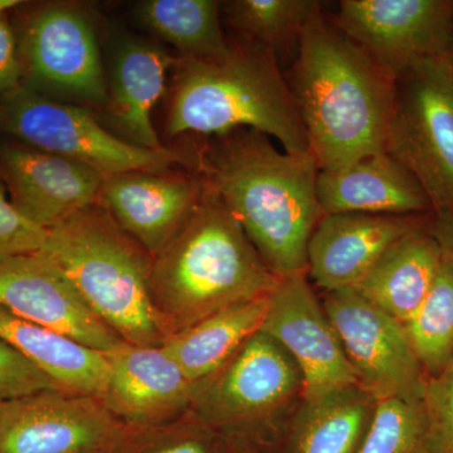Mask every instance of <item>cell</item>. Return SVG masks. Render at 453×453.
<instances>
[{
    "instance_id": "obj_15",
    "label": "cell",
    "mask_w": 453,
    "mask_h": 453,
    "mask_svg": "<svg viewBox=\"0 0 453 453\" xmlns=\"http://www.w3.org/2000/svg\"><path fill=\"white\" fill-rule=\"evenodd\" d=\"M104 175L91 166L22 142L0 146V181L27 219L52 228L98 203Z\"/></svg>"
},
{
    "instance_id": "obj_17",
    "label": "cell",
    "mask_w": 453,
    "mask_h": 453,
    "mask_svg": "<svg viewBox=\"0 0 453 453\" xmlns=\"http://www.w3.org/2000/svg\"><path fill=\"white\" fill-rule=\"evenodd\" d=\"M427 216L324 214L308 246V277L325 291L353 288L390 247Z\"/></svg>"
},
{
    "instance_id": "obj_33",
    "label": "cell",
    "mask_w": 453,
    "mask_h": 453,
    "mask_svg": "<svg viewBox=\"0 0 453 453\" xmlns=\"http://www.w3.org/2000/svg\"><path fill=\"white\" fill-rule=\"evenodd\" d=\"M134 446V445H133ZM133 446L127 453H136ZM142 453H213L211 443L201 436H186L164 442L162 445L148 447Z\"/></svg>"
},
{
    "instance_id": "obj_20",
    "label": "cell",
    "mask_w": 453,
    "mask_h": 453,
    "mask_svg": "<svg viewBox=\"0 0 453 453\" xmlns=\"http://www.w3.org/2000/svg\"><path fill=\"white\" fill-rule=\"evenodd\" d=\"M174 61L162 47L139 38H127L116 46L106 111L131 144L153 150L164 148L151 111L163 96Z\"/></svg>"
},
{
    "instance_id": "obj_23",
    "label": "cell",
    "mask_w": 453,
    "mask_h": 453,
    "mask_svg": "<svg viewBox=\"0 0 453 453\" xmlns=\"http://www.w3.org/2000/svg\"><path fill=\"white\" fill-rule=\"evenodd\" d=\"M375 401L359 384L303 398L283 434L282 453H357Z\"/></svg>"
},
{
    "instance_id": "obj_34",
    "label": "cell",
    "mask_w": 453,
    "mask_h": 453,
    "mask_svg": "<svg viewBox=\"0 0 453 453\" xmlns=\"http://www.w3.org/2000/svg\"><path fill=\"white\" fill-rule=\"evenodd\" d=\"M428 229L449 257L453 259V211L432 213Z\"/></svg>"
},
{
    "instance_id": "obj_10",
    "label": "cell",
    "mask_w": 453,
    "mask_h": 453,
    "mask_svg": "<svg viewBox=\"0 0 453 453\" xmlns=\"http://www.w3.org/2000/svg\"><path fill=\"white\" fill-rule=\"evenodd\" d=\"M303 393V375L290 354L258 332L216 374L196 384L192 401L208 426H275L288 408L299 404Z\"/></svg>"
},
{
    "instance_id": "obj_4",
    "label": "cell",
    "mask_w": 453,
    "mask_h": 453,
    "mask_svg": "<svg viewBox=\"0 0 453 453\" xmlns=\"http://www.w3.org/2000/svg\"><path fill=\"white\" fill-rule=\"evenodd\" d=\"M173 68L168 138L253 129L276 139L286 153L311 154L290 86L270 50L232 33L222 58H175Z\"/></svg>"
},
{
    "instance_id": "obj_5",
    "label": "cell",
    "mask_w": 453,
    "mask_h": 453,
    "mask_svg": "<svg viewBox=\"0 0 453 453\" xmlns=\"http://www.w3.org/2000/svg\"><path fill=\"white\" fill-rule=\"evenodd\" d=\"M64 271L89 309L124 342L162 347L166 334L151 300L153 256L92 204L49 229L40 251Z\"/></svg>"
},
{
    "instance_id": "obj_27",
    "label": "cell",
    "mask_w": 453,
    "mask_h": 453,
    "mask_svg": "<svg viewBox=\"0 0 453 453\" xmlns=\"http://www.w3.org/2000/svg\"><path fill=\"white\" fill-rule=\"evenodd\" d=\"M404 329L427 378L442 371L453 356V259L446 253L431 290Z\"/></svg>"
},
{
    "instance_id": "obj_30",
    "label": "cell",
    "mask_w": 453,
    "mask_h": 453,
    "mask_svg": "<svg viewBox=\"0 0 453 453\" xmlns=\"http://www.w3.org/2000/svg\"><path fill=\"white\" fill-rule=\"evenodd\" d=\"M423 401L434 426L437 453H453V356L442 371L427 378Z\"/></svg>"
},
{
    "instance_id": "obj_8",
    "label": "cell",
    "mask_w": 453,
    "mask_h": 453,
    "mask_svg": "<svg viewBox=\"0 0 453 453\" xmlns=\"http://www.w3.org/2000/svg\"><path fill=\"white\" fill-rule=\"evenodd\" d=\"M22 83L61 103L107 109V76L88 12L73 3H49L27 20L20 43Z\"/></svg>"
},
{
    "instance_id": "obj_38",
    "label": "cell",
    "mask_w": 453,
    "mask_h": 453,
    "mask_svg": "<svg viewBox=\"0 0 453 453\" xmlns=\"http://www.w3.org/2000/svg\"><path fill=\"white\" fill-rule=\"evenodd\" d=\"M0 183H2V181H0Z\"/></svg>"
},
{
    "instance_id": "obj_31",
    "label": "cell",
    "mask_w": 453,
    "mask_h": 453,
    "mask_svg": "<svg viewBox=\"0 0 453 453\" xmlns=\"http://www.w3.org/2000/svg\"><path fill=\"white\" fill-rule=\"evenodd\" d=\"M55 389L44 372L0 339V401Z\"/></svg>"
},
{
    "instance_id": "obj_32",
    "label": "cell",
    "mask_w": 453,
    "mask_h": 453,
    "mask_svg": "<svg viewBox=\"0 0 453 453\" xmlns=\"http://www.w3.org/2000/svg\"><path fill=\"white\" fill-rule=\"evenodd\" d=\"M5 16L0 17V97L19 86L23 79L16 35Z\"/></svg>"
},
{
    "instance_id": "obj_19",
    "label": "cell",
    "mask_w": 453,
    "mask_h": 453,
    "mask_svg": "<svg viewBox=\"0 0 453 453\" xmlns=\"http://www.w3.org/2000/svg\"><path fill=\"white\" fill-rule=\"evenodd\" d=\"M316 195L324 214L427 216V195L392 155L372 154L342 169L319 170Z\"/></svg>"
},
{
    "instance_id": "obj_13",
    "label": "cell",
    "mask_w": 453,
    "mask_h": 453,
    "mask_svg": "<svg viewBox=\"0 0 453 453\" xmlns=\"http://www.w3.org/2000/svg\"><path fill=\"white\" fill-rule=\"evenodd\" d=\"M261 332L295 360L303 375V398L357 384L344 349L323 303L312 291L308 273L282 277L270 295Z\"/></svg>"
},
{
    "instance_id": "obj_29",
    "label": "cell",
    "mask_w": 453,
    "mask_h": 453,
    "mask_svg": "<svg viewBox=\"0 0 453 453\" xmlns=\"http://www.w3.org/2000/svg\"><path fill=\"white\" fill-rule=\"evenodd\" d=\"M0 183V262L40 252L49 231L35 225L13 207Z\"/></svg>"
},
{
    "instance_id": "obj_37",
    "label": "cell",
    "mask_w": 453,
    "mask_h": 453,
    "mask_svg": "<svg viewBox=\"0 0 453 453\" xmlns=\"http://www.w3.org/2000/svg\"><path fill=\"white\" fill-rule=\"evenodd\" d=\"M232 453H247V452H242V451H234V452H232Z\"/></svg>"
},
{
    "instance_id": "obj_36",
    "label": "cell",
    "mask_w": 453,
    "mask_h": 453,
    "mask_svg": "<svg viewBox=\"0 0 453 453\" xmlns=\"http://www.w3.org/2000/svg\"><path fill=\"white\" fill-rule=\"evenodd\" d=\"M19 0H0V17L5 16L9 9L16 8L17 5L22 4Z\"/></svg>"
},
{
    "instance_id": "obj_1",
    "label": "cell",
    "mask_w": 453,
    "mask_h": 453,
    "mask_svg": "<svg viewBox=\"0 0 453 453\" xmlns=\"http://www.w3.org/2000/svg\"><path fill=\"white\" fill-rule=\"evenodd\" d=\"M196 166L275 275L306 273L309 241L324 216L311 154L280 151L266 134L237 129L205 140Z\"/></svg>"
},
{
    "instance_id": "obj_7",
    "label": "cell",
    "mask_w": 453,
    "mask_h": 453,
    "mask_svg": "<svg viewBox=\"0 0 453 453\" xmlns=\"http://www.w3.org/2000/svg\"><path fill=\"white\" fill-rule=\"evenodd\" d=\"M387 153L412 173L434 213L453 211V71L443 57L396 80Z\"/></svg>"
},
{
    "instance_id": "obj_3",
    "label": "cell",
    "mask_w": 453,
    "mask_h": 453,
    "mask_svg": "<svg viewBox=\"0 0 453 453\" xmlns=\"http://www.w3.org/2000/svg\"><path fill=\"white\" fill-rule=\"evenodd\" d=\"M281 279L204 183L184 225L154 256L149 285L168 336L220 310L270 296Z\"/></svg>"
},
{
    "instance_id": "obj_6",
    "label": "cell",
    "mask_w": 453,
    "mask_h": 453,
    "mask_svg": "<svg viewBox=\"0 0 453 453\" xmlns=\"http://www.w3.org/2000/svg\"><path fill=\"white\" fill-rule=\"evenodd\" d=\"M0 133L38 150L76 160L104 177L131 172H170L183 155L140 148L101 127L88 109L53 100L20 83L0 97Z\"/></svg>"
},
{
    "instance_id": "obj_22",
    "label": "cell",
    "mask_w": 453,
    "mask_h": 453,
    "mask_svg": "<svg viewBox=\"0 0 453 453\" xmlns=\"http://www.w3.org/2000/svg\"><path fill=\"white\" fill-rule=\"evenodd\" d=\"M0 339L37 366L59 389L98 399L105 395L110 377L105 353L25 320L2 306Z\"/></svg>"
},
{
    "instance_id": "obj_14",
    "label": "cell",
    "mask_w": 453,
    "mask_h": 453,
    "mask_svg": "<svg viewBox=\"0 0 453 453\" xmlns=\"http://www.w3.org/2000/svg\"><path fill=\"white\" fill-rule=\"evenodd\" d=\"M0 306L101 353L124 342L89 309L64 271L41 252L0 262Z\"/></svg>"
},
{
    "instance_id": "obj_2",
    "label": "cell",
    "mask_w": 453,
    "mask_h": 453,
    "mask_svg": "<svg viewBox=\"0 0 453 453\" xmlns=\"http://www.w3.org/2000/svg\"><path fill=\"white\" fill-rule=\"evenodd\" d=\"M319 170L387 151L396 80L318 5L285 76Z\"/></svg>"
},
{
    "instance_id": "obj_9",
    "label": "cell",
    "mask_w": 453,
    "mask_h": 453,
    "mask_svg": "<svg viewBox=\"0 0 453 453\" xmlns=\"http://www.w3.org/2000/svg\"><path fill=\"white\" fill-rule=\"evenodd\" d=\"M134 443L96 396L55 389L0 401V453H127Z\"/></svg>"
},
{
    "instance_id": "obj_25",
    "label": "cell",
    "mask_w": 453,
    "mask_h": 453,
    "mask_svg": "<svg viewBox=\"0 0 453 453\" xmlns=\"http://www.w3.org/2000/svg\"><path fill=\"white\" fill-rule=\"evenodd\" d=\"M214 0H144L136 4V20L180 53V58L214 61L229 50V35L220 23Z\"/></svg>"
},
{
    "instance_id": "obj_16",
    "label": "cell",
    "mask_w": 453,
    "mask_h": 453,
    "mask_svg": "<svg viewBox=\"0 0 453 453\" xmlns=\"http://www.w3.org/2000/svg\"><path fill=\"white\" fill-rule=\"evenodd\" d=\"M203 189L196 173L131 170L104 177L98 204L154 257L178 234Z\"/></svg>"
},
{
    "instance_id": "obj_28",
    "label": "cell",
    "mask_w": 453,
    "mask_h": 453,
    "mask_svg": "<svg viewBox=\"0 0 453 453\" xmlns=\"http://www.w3.org/2000/svg\"><path fill=\"white\" fill-rule=\"evenodd\" d=\"M357 453H437L434 426L423 398L377 401Z\"/></svg>"
},
{
    "instance_id": "obj_24",
    "label": "cell",
    "mask_w": 453,
    "mask_h": 453,
    "mask_svg": "<svg viewBox=\"0 0 453 453\" xmlns=\"http://www.w3.org/2000/svg\"><path fill=\"white\" fill-rule=\"evenodd\" d=\"M268 303L270 296L220 310L170 334L162 347L196 386L216 374L247 340L261 332Z\"/></svg>"
},
{
    "instance_id": "obj_12",
    "label": "cell",
    "mask_w": 453,
    "mask_h": 453,
    "mask_svg": "<svg viewBox=\"0 0 453 453\" xmlns=\"http://www.w3.org/2000/svg\"><path fill=\"white\" fill-rule=\"evenodd\" d=\"M333 22L395 80L445 56L453 0H342Z\"/></svg>"
},
{
    "instance_id": "obj_18",
    "label": "cell",
    "mask_w": 453,
    "mask_h": 453,
    "mask_svg": "<svg viewBox=\"0 0 453 453\" xmlns=\"http://www.w3.org/2000/svg\"><path fill=\"white\" fill-rule=\"evenodd\" d=\"M105 356L110 377L101 401L118 418L151 425L192 402L196 384L163 347L122 342Z\"/></svg>"
},
{
    "instance_id": "obj_35",
    "label": "cell",
    "mask_w": 453,
    "mask_h": 453,
    "mask_svg": "<svg viewBox=\"0 0 453 453\" xmlns=\"http://www.w3.org/2000/svg\"><path fill=\"white\" fill-rule=\"evenodd\" d=\"M443 58L446 59L447 64L453 71V20L451 26V32H449V43H447V49Z\"/></svg>"
},
{
    "instance_id": "obj_26",
    "label": "cell",
    "mask_w": 453,
    "mask_h": 453,
    "mask_svg": "<svg viewBox=\"0 0 453 453\" xmlns=\"http://www.w3.org/2000/svg\"><path fill=\"white\" fill-rule=\"evenodd\" d=\"M315 0H232L220 3L234 35L249 38L275 53L277 58L299 47L301 35Z\"/></svg>"
},
{
    "instance_id": "obj_11",
    "label": "cell",
    "mask_w": 453,
    "mask_h": 453,
    "mask_svg": "<svg viewBox=\"0 0 453 453\" xmlns=\"http://www.w3.org/2000/svg\"><path fill=\"white\" fill-rule=\"evenodd\" d=\"M323 306L357 384L375 401L423 398L427 375L403 324L351 288L326 292Z\"/></svg>"
},
{
    "instance_id": "obj_21",
    "label": "cell",
    "mask_w": 453,
    "mask_h": 453,
    "mask_svg": "<svg viewBox=\"0 0 453 453\" xmlns=\"http://www.w3.org/2000/svg\"><path fill=\"white\" fill-rule=\"evenodd\" d=\"M428 222L396 241L351 288L403 326L427 296L443 258Z\"/></svg>"
}]
</instances>
